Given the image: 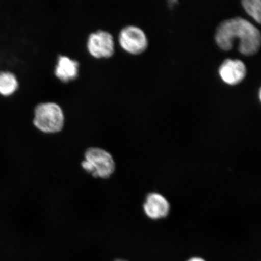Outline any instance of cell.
Instances as JSON below:
<instances>
[{"mask_svg":"<svg viewBox=\"0 0 261 261\" xmlns=\"http://www.w3.org/2000/svg\"><path fill=\"white\" fill-rule=\"evenodd\" d=\"M18 81L15 74L11 72L0 73V94L9 96L18 88Z\"/></svg>","mask_w":261,"mask_h":261,"instance_id":"9c48e42d","label":"cell"},{"mask_svg":"<svg viewBox=\"0 0 261 261\" xmlns=\"http://www.w3.org/2000/svg\"><path fill=\"white\" fill-rule=\"evenodd\" d=\"M188 261H205L203 259L201 258V257H192V258L188 260Z\"/></svg>","mask_w":261,"mask_h":261,"instance_id":"8fae6325","label":"cell"},{"mask_svg":"<svg viewBox=\"0 0 261 261\" xmlns=\"http://www.w3.org/2000/svg\"><path fill=\"white\" fill-rule=\"evenodd\" d=\"M219 74L225 83L236 86L246 77L247 68L243 61L227 59L220 67Z\"/></svg>","mask_w":261,"mask_h":261,"instance_id":"8992f818","label":"cell"},{"mask_svg":"<svg viewBox=\"0 0 261 261\" xmlns=\"http://www.w3.org/2000/svg\"><path fill=\"white\" fill-rule=\"evenodd\" d=\"M114 41L110 32L99 30L91 33L87 41V49L96 58H109L114 54Z\"/></svg>","mask_w":261,"mask_h":261,"instance_id":"5b68a950","label":"cell"},{"mask_svg":"<svg viewBox=\"0 0 261 261\" xmlns=\"http://www.w3.org/2000/svg\"><path fill=\"white\" fill-rule=\"evenodd\" d=\"M116 261H126V260H120V259H119V260H116Z\"/></svg>","mask_w":261,"mask_h":261,"instance_id":"4fadbf2b","label":"cell"},{"mask_svg":"<svg viewBox=\"0 0 261 261\" xmlns=\"http://www.w3.org/2000/svg\"><path fill=\"white\" fill-rule=\"evenodd\" d=\"M65 117L63 109L53 102L38 104L34 110V126L45 134H57L63 130Z\"/></svg>","mask_w":261,"mask_h":261,"instance_id":"3957f363","label":"cell"},{"mask_svg":"<svg viewBox=\"0 0 261 261\" xmlns=\"http://www.w3.org/2000/svg\"><path fill=\"white\" fill-rule=\"evenodd\" d=\"M120 46L128 53L139 55L148 47V40L145 32L135 25H128L120 31L119 35Z\"/></svg>","mask_w":261,"mask_h":261,"instance_id":"277c9868","label":"cell"},{"mask_svg":"<svg viewBox=\"0 0 261 261\" xmlns=\"http://www.w3.org/2000/svg\"><path fill=\"white\" fill-rule=\"evenodd\" d=\"M247 14L258 24L261 22V2L260 0H244L241 2Z\"/></svg>","mask_w":261,"mask_h":261,"instance_id":"30bf717a","label":"cell"},{"mask_svg":"<svg viewBox=\"0 0 261 261\" xmlns=\"http://www.w3.org/2000/svg\"><path fill=\"white\" fill-rule=\"evenodd\" d=\"M79 63L76 60L60 55L55 67V76L63 83L76 80L79 73Z\"/></svg>","mask_w":261,"mask_h":261,"instance_id":"ba28073f","label":"cell"},{"mask_svg":"<svg viewBox=\"0 0 261 261\" xmlns=\"http://www.w3.org/2000/svg\"><path fill=\"white\" fill-rule=\"evenodd\" d=\"M143 210L146 216L152 220L165 218L170 211V204L161 194L151 193L147 195Z\"/></svg>","mask_w":261,"mask_h":261,"instance_id":"52a82bcc","label":"cell"},{"mask_svg":"<svg viewBox=\"0 0 261 261\" xmlns=\"http://www.w3.org/2000/svg\"><path fill=\"white\" fill-rule=\"evenodd\" d=\"M260 93H261V91H260V89H259V100H260V97H261Z\"/></svg>","mask_w":261,"mask_h":261,"instance_id":"7c38bea8","label":"cell"},{"mask_svg":"<svg viewBox=\"0 0 261 261\" xmlns=\"http://www.w3.org/2000/svg\"><path fill=\"white\" fill-rule=\"evenodd\" d=\"M82 168L96 178L109 179L116 171V163L109 151L99 147H90L84 153Z\"/></svg>","mask_w":261,"mask_h":261,"instance_id":"7a4b0ae2","label":"cell"},{"mask_svg":"<svg viewBox=\"0 0 261 261\" xmlns=\"http://www.w3.org/2000/svg\"><path fill=\"white\" fill-rule=\"evenodd\" d=\"M215 40L218 46L224 51H230L238 40V50L245 56L257 53L260 46L261 36L258 29L249 21L237 17L228 19L218 26Z\"/></svg>","mask_w":261,"mask_h":261,"instance_id":"6da1fadb","label":"cell"}]
</instances>
